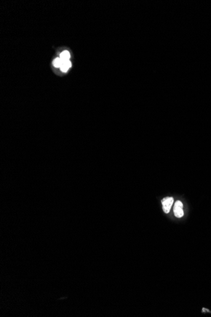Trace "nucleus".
<instances>
[{
  "instance_id": "f257e3e1",
  "label": "nucleus",
  "mask_w": 211,
  "mask_h": 317,
  "mask_svg": "<svg viewBox=\"0 0 211 317\" xmlns=\"http://www.w3.org/2000/svg\"><path fill=\"white\" fill-rule=\"evenodd\" d=\"M174 199L172 197H167L165 198L162 200V209L163 211L166 213H168L171 210L172 205L173 203Z\"/></svg>"
},
{
  "instance_id": "f03ea898",
  "label": "nucleus",
  "mask_w": 211,
  "mask_h": 317,
  "mask_svg": "<svg viewBox=\"0 0 211 317\" xmlns=\"http://www.w3.org/2000/svg\"><path fill=\"white\" fill-rule=\"evenodd\" d=\"M183 203L180 201H176L174 206V213L176 217L181 218L183 216L184 212L183 210Z\"/></svg>"
},
{
  "instance_id": "7ed1b4c3",
  "label": "nucleus",
  "mask_w": 211,
  "mask_h": 317,
  "mask_svg": "<svg viewBox=\"0 0 211 317\" xmlns=\"http://www.w3.org/2000/svg\"><path fill=\"white\" fill-rule=\"evenodd\" d=\"M71 66H72V63H71V62H70V60L64 61V62L62 61V63H61V65L60 67V69H61V70L62 72H66L68 71V70L70 67H71Z\"/></svg>"
},
{
  "instance_id": "20e7f679",
  "label": "nucleus",
  "mask_w": 211,
  "mask_h": 317,
  "mask_svg": "<svg viewBox=\"0 0 211 317\" xmlns=\"http://www.w3.org/2000/svg\"><path fill=\"white\" fill-rule=\"evenodd\" d=\"M60 58H61V60L64 62V61H67V60H70V53L68 52V51H64L61 54H60Z\"/></svg>"
},
{
  "instance_id": "39448f33",
  "label": "nucleus",
  "mask_w": 211,
  "mask_h": 317,
  "mask_svg": "<svg viewBox=\"0 0 211 317\" xmlns=\"http://www.w3.org/2000/svg\"><path fill=\"white\" fill-rule=\"evenodd\" d=\"M61 63H62V61L61 60L60 58H56L54 62H53V65L55 67H57V68H60L61 65Z\"/></svg>"
}]
</instances>
